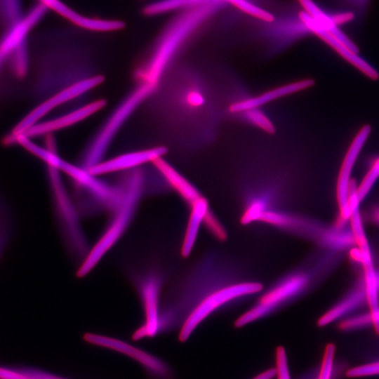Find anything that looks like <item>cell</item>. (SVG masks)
Listing matches in <instances>:
<instances>
[{
    "mask_svg": "<svg viewBox=\"0 0 379 379\" xmlns=\"http://www.w3.org/2000/svg\"><path fill=\"white\" fill-rule=\"evenodd\" d=\"M263 289L255 281L241 280L225 286L201 300L189 313L179 333L180 341L189 338L196 328L208 317L225 306L256 293Z\"/></svg>",
    "mask_w": 379,
    "mask_h": 379,
    "instance_id": "cell-6",
    "label": "cell"
},
{
    "mask_svg": "<svg viewBox=\"0 0 379 379\" xmlns=\"http://www.w3.org/2000/svg\"><path fill=\"white\" fill-rule=\"evenodd\" d=\"M339 322L340 329L343 331H354L372 327L369 312L351 314Z\"/></svg>",
    "mask_w": 379,
    "mask_h": 379,
    "instance_id": "cell-23",
    "label": "cell"
},
{
    "mask_svg": "<svg viewBox=\"0 0 379 379\" xmlns=\"http://www.w3.org/2000/svg\"><path fill=\"white\" fill-rule=\"evenodd\" d=\"M277 379H291L286 352L283 347L277 348L275 354Z\"/></svg>",
    "mask_w": 379,
    "mask_h": 379,
    "instance_id": "cell-28",
    "label": "cell"
},
{
    "mask_svg": "<svg viewBox=\"0 0 379 379\" xmlns=\"http://www.w3.org/2000/svg\"><path fill=\"white\" fill-rule=\"evenodd\" d=\"M189 208L190 215L182 245V253L184 256H187L191 253L199 228L203 225L206 213L211 210L209 204L204 197Z\"/></svg>",
    "mask_w": 379,
    "mask_h": 379,
    "instance_id": "cell-18",
    "label": "cell"
},
{
    "mask_svg": "<svg viewBox=\"0 0 379 379\" xmlns=\"http://www.w3.org/2000/svg\"><path fill=\"white\" fill-rule=\"evenodd\" d=\"M201 0H161L149 4L144 8L148 15L161 14L187 6L199 3Z\"/></svg>",
    "mask_w": 379,
    "mask_h": 379,
    "instance_id": "cell-22",
    "label": "cell"
},
{
    "mask_svg": "<svg viewBox=\"0 0 379 379\" xmlns=\"http://www.w3.org/2000/svg\"><path fill=\"white\" fill-rule=\"evenodd\" d=\"M168 152L166 146H157L140 150L126 152L113 158L102 160L87 168L94 175H100L127 169L137 168L140 166L163 157Z\"/></svg>",
    "mask_w": 379,
    "mask_h": 379,
    "instance_id": "cell-11",
    "label": "cell"
},
{
    "mask_svg": "<svg viewBox=\"0 0 379 379\" xmlns=\"http://www.w3.org/2000/svg\"><path fill=\"white\" fill-rule=\"evenodd\" d=\"M365 302L366 295L364 281L361 279L319 318L317 324L319 326H325L335 321H340L352 314Z\"/></svg>",
    "mask_w": 379,
    "mask_h": 379,
    "instance_id": "cell-15",
    "label": "cell"
},
{
    "mask_svg": "<svg viewBox=\"0 0 379 379\" xmlns=\"http://www.w3.org/2000/svg\"><path fill=\"white\" fill-rule=\"evenodd\" d=\"M23 17L20 0H0V27L4 32L18 24Z\"/></svg>",
    "mask_w": 379,
    "mask_h": 379,
    "instance_id": "cell-21",
    "label": "cell"
},
{
    "mask_svg": "<svg viewBox=\"0 0 379 379\" xmlns=\"http://www.w3.org/2000/svg\"><path fill=\"white\" fill-rule=\"evenodd\" d=\"M244 13L265 22L274 20V15L247 0H225Z\"/></svg>",
    "mask_w": 379,
    "mask_h": 379,
    "instance_id": "cell-24",
    "label": "cell"
},
{
    "mask_svg": "<svg viewBox=\"0 0 379 379\" xmlns=\"http://www.w3.org/2000/svg\"><path fill=\"white\" fill-rule=\"evenodd\" d=\"M305 12L311 16L326 31L347 46L355 53H358L357 46L333 23L331 18L326 15L312 0H298Z\"/></svg>",
    "mask_w": 379,
    "mask_h": 379,
    "instance_id": "cell-19",
    "label": "cell"
},
{
    "mask_svg": "<svg viewBox=\"0 0 379 379\" xmlns=\"http://www.w3.org/2000/svg\"><path fill=\"white\" fill-rule=\"evenodd\" d=\"M371 220L379 225V205L374 206L371 211Z\"/></svg>",
    "mask_w": 379,
    "mask_h": 379,
    "instance_id": "cell-31",
    "label": "cell"
},
{
    "mask_svg": "<svg viewBox=\"0 0 379 379\" xmlns=\"http://www.w3.org/2000/svg\"><path fill=\"white\" fill-rule=\"evenodd\" d=\"M0 379H69L36 367L0 364Z\"/></svg>",
    "mask_w": 379,
    "mask_h": 379,
    "instance_id": "cell-20",
    "label": "cell"
},
{
    "mask_svg": "<svg viewBox=\"0 0 379 379\" xmlns=\"http://www.w3.org/2000/svg\"><path fill=\"white\" fill-rule=\"evenodd\" d=\"M195 10L178 18L164 33L147 61L136 73L138 84L157 91L175 53L204 12Z\"/></svg>",
    "mask_w": 379,
    "mask_h": 379,
    "instance_id": "cell-5",
    "label": "cell"
},
{
    "mask_svg": "<svg viewBox=\"0 0 379 379\" xmlns=\"http://www.w3.org/2000/svg\"><path fill=\"white\" fill-rule=\"evenodd\" d=\"M103 81L104 77L102 75H91L48 96L20 121L6 137L5 141L7 143L15 142L18 136L22 135L31 126L41 121L42 118L53 109L85 94L100 85Z\"/></svg>",
    "mask_w": 379,
    "mask_h": 379,
    "instance_id": "cell-7",
    "label": "cell"
},
{
    "mask_svg": "<svg viewBox=\"0 0 379 379\" xmlns=\"http://www.w3.org/2000/svg\"><path fill=\"white\" fill-rule=\"evenodd\" d=\"M371 126L368 125H366L360 129L352 140L343 161L336 186V199L339 215L335 223L338 225H346V222L350 220L349 193L350 184L352 180L351 173L361 149L371 133Z\"/></svg>",
    "mask_w": 379,
    "mask_h": 379,
    "instance_id": "cell-10",
    "label": "cell"
},
{
    "mask_svg": "<svg viewBox=\"0 0 379 379\" xmlns=\"http://www.w3.org/2000/svg\"><path fill=\"white\" fill-rule=\"evenodd\" d=\"M181 79L164 91L168 125L180 147L203 149L215 142L225 120L220 86L197 74Z\"/></svg>",
    "mask_w": 379,
    "mask_h": 379,
    "instance_id": "cell-1",
    "label": "cell"
},
{
    "mask_svg": "<svg viewBox=\"0 0 379 379\" xmlns=\"http://www.w3.org/2000/svg\"><path fill=\"white\" fill-rule=\"evenodd\" d=\"M354 15L351 12L338 13L331 16V20L333 23L337 25L338 24H343L347 22L352 20L354 18Z\"/></svg>",
    "mask_w": 379,
    "mask_h": 379,
    "instance_id": "cell-29",
    "label": "cell"
},
{
    "mask_svg": "<svg viewBox=\"0 0 379 379\" xmlns=\"http://www.w3.org/2000/svg\"><path fill=\"white\" fill-rule=\"evenodd\" d=\"M314 281V272L305 267H297L279 277L235 321L242 327L265 318L305 294Z\"/></svg>",
    "mask_w": 379,
    "mask_h": 379,
    "instance_id": "cell-4",
    "label": "cell"
},
{
    "mask_svg": "<svg viewBox=\"0 0 379 379\" xmlns=\"http://www.w3.org/2000/svg\"><path fill=\"white\" fill-rule=\"evenodd\" d=\"M85 338L93 345L129 357L155 379H170L171 377V368L164 360L136 346L121 340L93 333H88Z\"/></svg>",
    "mask_w": 379,
    "mask_h": 379,
    "instance_id": "cell-8",
    "label": "cell"
},
{
    "mask_svg": "<svg viewBox=\"0 0 379 379\" xmlns=\"http://www.w3.org/2000/svg\"><path fill=\"white\" fill-rule=\"evenodd\" d=\"M296 174L287 159L271 152L253 154L243 160L237 175L241 222H258L266 213L289 211Z\"/></svg>",
    "mask_w": 379,
    "mask_h": 379,
    "instance_id": "cell-2",
    "label": "cell"
},
{
    "mask_svg": "<svg viewBox=\"0 0 379 379\" xmlns=\"http://www.w3.org/2000/svg\"><path fill=\"white\" fill-rule=\"evenodd\" d=\"M152 164L169 188L175 191L189 207L204 197L200 191L164 157L155 159Z\"/></svg>",
    "mask_w": 379,
    "mask_h": 379,
    "instance_id": "cell-16",
    "label": "cell"
},
{
    "mask_svg": "<svg viewBox=\"0 0 379 379\" xmlns=\"http://www.w3.org/2000/svg\"><path fill=\"white\" fill-rule=\"evenodd\" d=\"M377 277H378V288H379V270H377Z\"/></svg>",
    "mask_w": 379,
    "mask_h": 379,
    "instance_id": "cell-32",
    "label": "cell"
},
{
    "mask_svg": "<svg viewBox=\"0 0 379 379\" xmlns=\"http://www.w3.org/2000/svg\"><path fill=\"white\" fill-rule=\"evenodd\" d=\"M363 276L366 302L372 321V327L379 335V288L377 270L374 267L373 259L365 260L362 264Z\"/></svg>",
    "mask_w": 379,
    "mask_h": 379,
    "instance_id": "cell-17",
    "label": "cell"
},
{
    "mask_svg": "<svg viewBox=\"0 0 379 379\" xmlns=\"http://www.w3.org/2000/svg\"><path fill=\"white\" fill-rule=\"evenodd\" d=\"M203 225L217 240L222 241L227 239V234L225 228L211 210L206 213Z\"/></svg>",
    "mask_w": 379,
    "mask_h": 379,
    "instance_id": "cell-26",
    "label": "cell"
},
{
    "mask_svg": "<svg viewBox=\"0 0 379 379\" xmlns=\"http://www.w3.org/2000/svg\"><path fill=\"white\" fill-rule=\"evenodd\" d=\"M379 178V157L374 161L371 168L357 187V196L361 202L370 192Z\"/></svg>",
    "mask_w": 379,
    "mask_h": 379,
    "instance_id": "cell-25",
    "label": "cell"
},
{
    "mask_svg": "<svg viewBox=\"0 0 379 379\" xmlns=\"http://www.w3.org/2000/svg\"><path fill=\"white\" fill-rule=\"evenodd\" d=\"M299 17L309 29L333 48L345 60L351 63L369 78L372 79H378L379 74L375 69L364 59L360 58L357 53L352 51L347 46L335 38L332 34L323 29L317 22L306 12L301 11L299 13Z\"/></svg>",
    "mask_w": 379,
    "mask_h": 379,
    "instance_id": "cell-13",
    "label": "cell"
},
{
    "mask_svg": "<svg viewBox=\"0 0 379 379\" xmlns=\"http://www.w3.org/2000/svg\"><path fill=\"white\" fill-rule=\"evenodd\" d=\"M216 254L204 256L185 280L178 300L165 312L173 325L181 326L192 309L204 298L228 284L243 280L227 260Z\"/></svg>",
    "mask_w": 379,
    "mask_h": 379,
    "instance_id": "cell-3",
    "label": "cell"
},
{
    "mask_svg": "<svg viewBox=\"0 0 379 379\" xmlns=\"http://www.w3.org/2000/svg\"><path fill=\"white\" fill-rule=\"evenodd\" d=\"M105 103L103 99L92 101L58 117L41 121L31 126L21 135L31 138L51 135L52 133L72 126L91 117L102 109Z\"/></svg>",
    "mask_w": 379,
    "mask_h": 379,
    "instance_id": "cell-12",
    "label": "cell"
},
{
    "mask_svg": "<svg viewBox=\"0 0 379 379\" xmlns=\"http://www.w3.org/2000/svg\"><path fill=\"white\" fill-rule=\"evenodd\" d=\"M47 8L54 11L74 25L93 32H114L124 27V22L119 20L90 18L75 12L61 0H38Z\"/></svg>",
    "mask_w": 379,
    "mask_h": 379,
    "instance_id": "cell-14",
    "label": "cell"
},
{
    "mask_svg": "<svg viewBox=\"0 0 379 379\" xmlns=\"http://www.w3.org/2000/svg\"><path fill=\"white\" fill-rule=\"evenodd\" d=\"M277 375L276 368H271L259 373L252 379H273Z\"/></svg>",
    "mask_w": 379,
    "mask_h": 379,
    "instance_id": "cell-30",
    "label": "cell"
},
{
    "mask_svg": "<svg viewBox=\"0 0 379 379\" xmlns=\"http://www.w3.org/2000/svg\"><path fill=\"white\" fill-rule=\"evenodd\" d=\"M55 168L67 174L101 205L115 211L119 208L123 197L122 188L106 183L91 173L86 168L71 164L61 157Z\"/></svg>",
    "mask_w": 379,
    "mask_h": 379,
    "instance_id": "cell-9",
    "label": "cell"
},
{
    "mask_svg": "<svg viewBox=\"0 0 379 379\" xmlns=\"http://www.w3.org/2000/svg\"><path fill=\"white\" fill-rule=\"evenodd\" d=\"M346 375L350 378L379 375V359L347 369Z\"/></svg>",
    "mask_w": 379,
    "mask_h": 379,
    "instance_id": "cell-27",
    "label": "cell"
}]
</instances>
